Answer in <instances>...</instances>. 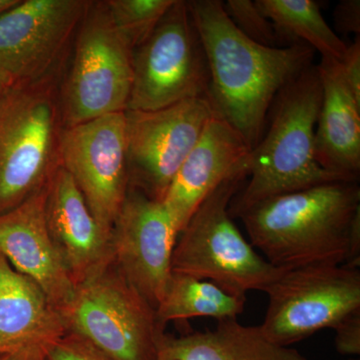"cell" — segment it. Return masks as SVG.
<instances>
[{
	"label": "cell",
	"instance_id": "obj_1",
	"mask_svg": "<svg viewBox=\"0 0 360 360\" xmlns=\"http://www.w3.org/2000/svg\"><path fill=\"white\" fill-rule=\"evenodd\" d=\"M187 6L207 59L208 101L215 115L253 149L264 135L277 94L314 65L315 51L304 44L269 47L248 39L220 0H191Z\"/></svg>",
	"mask_w": 360,
	"mask_h": 360
},
{
	"label": "cell",
	"instance_id": "obj_2",
	"mask_svg": "<svg viewBox=\"0 0 360 360\" xmlns=\"http://www.w3.org/2000/svg\"><path fill=\"white\" fill-rule=\"evenodd\" d=\"M239 219L250 245L281 269L360 260V187L336 181L257 203Z\"/></svg>",
	"mask_w": 360,
	"mask_h": 360
},
{
	"label": "cell",
	"instance_id": "obj_3",
	"mask_svg": "<svg viewBox=\"0 0 360 360\" xmlns=\"http://www.w3.org/2000/svg\"><path fill=\"white\" fill-rule=\"evenodd\" d=\"M321 82L312 65L277 94L266 127L251 150L248 176L232 198L229 212L239 219L262 201L321 184L352 180L324 169L315 158V127Z\"/></svg>",
	"mask_w": 360,
	"mask_h": 360
},
{
	"label": "cell",
	"instance_id": "obj_4",
	"mask_svg": "<svg viewBox=\"0 0 360 360\" xmlns=\"http://www.w3.org/2000/svg\"><path fill=\"white\" fill-rule=\"evenodd\" d=\"M61 78L13 84L0 97V215L46 188L61 167Z\"/></svg>",
	"mask_w": 360,
	"mask_h": 360
},
{
	"label": "cell",
	"instance_id": "obj_5",
	"mask_svg": "<svg viewBox=\"0 0 360 360\" xmlns=\"http://www.w3.org/2000/svg\"><path fill=\"white\" fill-rule=\"evenodd\" d=\"M248 168L239 170L215 188L177 236L172 271L210 281L229 295L246 297L264 291L286 269L267 262L243 238L229 215L232 198L245 184Z\"/></svg>",
	"mask_w": 360,
	"mask_h": 360
},
{
	"label": "cell",
	"instance_id": "obj_6",
	"mask_svg": "<svg viewBox=\"0 0 360 360\" xmlns=\"http://www.w3.org/2000/svg\"><path fill=\"white\" fill-rule=\"evenodd\" d=\"M59 84L63 129L127 110L132 49L110 20L105 1H89Z\"/></svg>",
	"mask_w": 360,
	"mask_h": 360
},
{
	"label": "cell",
	"instance_id": "obj_7",
	"mask_svg": "<svg viewBox=\"0 0 360 360\" xmlns=\"http://www.w3.org/2000/svg\"><path fill=\"white\" fill-rule=\"evenodd\" d=\"M59 312L68 333L82 336L112 360L160 359L167 326L113 264L75 286Z\"/></svg>",
	"mask_w": 360,
	"mask_h": 360
},
{
	"label": "cell",
	"instance_id": "obj_8",
	"mask_svg": "<svg viewBox=\"0 0 360 360\" xmlns=\"http://www.w3.org/2000/svg\"><path fill=\"white\" fill-rule=\"evenodd\" d=\"M210 70L187 1L175 0L155 30L132 51L127 110L151 111L207 98Z\"/></svg>",
	"mask_w": 360,
	"mask_h": 360
},
{
	"label": "cell",
	"instance_id": "obj_9",
	"mask_svg": "<svg viewBox=\"0 0 360 360\" xmlns=\"http://www.w3.org/2000/svg\"><path fill=\"white\" fill-rule=\"evenodd\" d=\"M262 292L269 305L260 329L291 347L360 311V270L348 264L286 269Z\"/></svg>",
	"mask_w": 360,
	"mask_h": 360
},
{
	"label": "cell",
	"instance_id": "obj_10",
	"mask_svg": "<svg viewBox=\"0 0 360 360\" xmlns=\"http://www.w3.org/2000/svg\"><path fill=\"white\" fill-rule=\"evenodd\" d=\"M86 0H20L0 14V70L13 84L63 77Z\"/></svg>",
	"mask_w": 360,
	"mask_h": 360
},
{
	"label": "cell",
	"instance_id": "obj_11",
	"mask_svg": "<svg viewBox=\"0 0 360 360\" xmlns=\"http://www.w3.org/2000/svg\"><path fill=\"white\" fill-rule=\"evenodd\" d=\"M124 113L129 187L162 202L214 110L208 98L200 97L161 110Z\"/></svg>",
	"mask_w": 360,
	"mask_h": 360
},
{
	"label": "cell",
	"instance_id": "obj_12",
	"mask_svg": "<svg viewBox=\"0 0 360 360\" xmlns=\"http://www.w3.org/2000/svg\"><path fill=\"white\" fill-rule=\"evenodd\" d=\"M124 112L63 129L60 136L61 167L108 234L129 189Z\"/></svg>",
	"mask_w": 360,
	"mask_h": 360
},
{
	"label": "cell",
	"instance_id": "obj_13",
	"mask_svg": "<svg viewBox=\"0 0 360 360\" xmlns=\"http://www.w3.org/2000/svg\"><path fill=\"white\" fill-rule=\"evenodd\" d=\"M177 236L162 203L129 187L110 231L112 264L155 309L172 274Z\"/></svg>",
	"mask_w": 360,
	"mask_h": 360
},
{
	"label": "cell",
	"instance_id": "obj_14",
	"mask_svg": "<svg viewBox=\"0 0 360 360\" xmlns=\"http://www.w3.org/2000/svg\"><path fill=\"white\" fill-rule=\"evenodd\" d=\"M251 150L245 137L229 122L217 115L210 118L161 202L177 233L225 179L248 168Z\"/></svg>",
	"mask_w": 360,
	"mask_h": 360
},
{
	"label": "cell",
	"instance_id": "obj_15",
	"mask_svg": "<svg viewBox=\"0 0 360 360\" xmlns=\"http://www.w3.org/2000/svg\"><path fill=\"white\" fill-rule=\"evenodd\" d=\"M45 219L52 243L75 286L112 264L110 234L97 224L79 189L61 167L47 191Z\"/></svg>",
	"mask_w": 360,
	"mask_h": 360
},
{
	"label": "cell",
	"instance_id": "obj_16",
	"mask_svg": "<svg viewBox=\"0 0 360 360\" xmlns=\"http://www.w3.org/2000/svg\"><path fill=\"white\" fill-rule=\"evenodd\" d=\"M49 186L0 215V253L16 271L39 284L60 311L72 298L75 285L47 231L45 202Z\"/></svg>",
	"mask_w": 360,
	"mask_h": 360
},
{
	"label": "cell",
	"instance_id": "obj_17",
	"mask_svg": "<svg viewBox=\"0 0 360 360\" xmlns=\"http://www.w3.org/2000/svg\"><path fill=\"white\" fill-rule=\"evenodd\" d=\"M321 110L315 127V158L321 167L352 181L360 172V101L349 89L340 61L321 58Z\"/></svg>",
	"mask_w": 360,
	"mask_h": 360
},
{
	"label": "cell",
	"instance_id": "obj_18",
	"mask_svg": "<svg viewBox=\"0 0 360 360\" xmlns=\"http://www.w3.org/2000/svg\"><path fill=\"white\" fill-rule=\"evenodd\" d=\"M66 333L63 315L39 284L0 253V355L44 348Z\"/></svg>",
	"mask_w": 360,
	"mask_h": 360
},
{
	"label": "cell",
	"instance_id": "obj_19",
	"mask_svg": "<svg viewBox=\"0 0 360 360\" xmlns=\"http://www.w3.org/2000/svg\"><path fill=\"white\" fill-rule=\"evenodd\" d=\"M158 360H309L291 347L269 340L259 326L238 319L217 321L212 330L194 331L179 338L165 335Z\"/></svg>",
	"mask_w": 360,
	"mask_h": 360
},
{
	"label": "cell",
	"instance_id": "obj_20",
	"mask_svg": "<svg viewBox=\"0 0 360 360\" xmlns=\"http://www.w3.org/2000/svg\"><path fill=\"white\" fill-rule=\"evenodd\" d=\"M271 20L283 46L304 44L321 58L340 61L347 44L336 34L322 16L314 0H255Z\"/></svg>",
	"mask_w": 360,
	"mask_h": 360
},
{
	"label": "cell",
	"instance_id": "obj_21",
	"mask_svg": "<svg viewBox=\"0 0 360 360\" xmlns=\"http://www.w3.org/2000/svg\"><path fill=\"white\" fill-rule=\"evenodd\" d=\"M246 297L229 295L210 281L172 272L156 314L163 326L169 321L210 317L217 321L238 319Z\"/></svg>",
	"mask_w": 360,
	"mask_h": 360
},
{
	"label": "cell",
	"instance_id": "obj_22",
	"mask_svg": "<svg viewBox=\"0 0 360 360\" xmlns=\"http://www.w3.org/2000/svg\"><path fill=\"white\" fill-rule=\"evenodd\" d=\"M175 0H108L110 20L134 51L155 30Z\"/></svg>",
	"mask_w": 360,
	"mask_h": 360
},
{
	"label": "cell",
	"instance_id": "obj_23",
	"mask_svg": "<svg viewBox=\"0 0 360 360\" xmlns=\"http://www.w3.org/2000/svg\"><path fill=\"white\" fill-rule=\"evenodd\" d=\"M226 15L239 32L252 41L269 47H283L276 27L257 2L251 0L222 1Z\"/></svg>",
	"mask_w": 360,
	"mask_h": 360
},
{
	"label": "cell",
	"instance_id": "obj_24",
	"mask_svg": "<svg viewBox=\"0 0 360 360\" xmlns=\"http://www.w3.org/2000/svg\"><path fill=\"white\" fill-rule=\"evenodd\" d=\"M44 360H112L108 355L72 333H66L44 348Z\"/></svg>",
	"mask_w": 360,
	"mask_h": 360
},
{
	"label": "cell",
	"instance_id": "obj_25",
	"mask_svg": "<svg viewBox=\"0 0 360 360\" xmlns=\"http://www.w3.org/2000/svg\"><path fill=\"white\" fill-rule=\"evenodd\" d=\"M335 348L342 355L360 354V311L354 312L335 326Z\"/></svg>",
	"mask_w": 360,
	"mask_h": 360
},
{
	"label": "cell",
	"instance_id": "obj_26",
	"mask_svg": "<svg viewBox=\"0 0 360 360\" xmlns=\"http://www.w3.org/2000/svg\"><path fill=\"white\" fill-rule=\"evenodd\" d=\"M345 82L355 98L360 101V39L356 37L352 44L347 45V52L340 61Z\"/></svg>",
	"mask_w": 360,
	"mask_h": 360
},
{
	"label": "cell",
	"instance_id": "obj_27",
	"mask_svg": "<svg viewBox=\"0 0 360 360\" xmlns=\"http://www.w3.org/2000/svg\"><path fill=\"white\" fill-rule=\"evenodd\" d=\"M333 18L336 30L342 33L360 35L359 0H341L335 6Z\"/></svg>",
	"mask_w": 360,
	"mask_h": 360
},
{
	"label": "cell",
	"instance_id": "obj_28",
	"mask_svg": "<svg viewBox=\"0 0 360 360\" xmlns=\"http://www.w3.org/2000/svg\"><path fill=\"white\" fill-rule=\"evenodd\" d=\"M0 360H44V348L30 347L0 355Z\"/></svg>",
	"mask_w": 360,
	"mask_h": 360
},
{
	"label": "cell",
	"instance_id": "obj_29",
	"mask_svg": "<svg viewBox=\"0 0 360 360\" xmlns=\"http://www.w3.org/2000/svg\"><path fill=\"white\" fill-rule=\"evenodd\" d=\"M13 84V82L11 78L6 75L4 71L0 70V97L4 96V92Z\"/></svg>",
	"mask_w": 360,
	"mask_h": 360
},
{
	"label": "cell",
	"instance_id": "obj_30",
	"mask_svg": "<svg viewBox=\"0 0 360 360\" xmlns=\"http://www.w3.org/2000/svg\"><path fill=\"white\" fill-rule=\"evenodd\" d=\"M18 0H0V14L18 4Z\"/></svg>",
	"mask_w": 360,
	"mask_h": 360
},
{
	"label": "cell",
	"instance_id": "obj_31",
	"mask_svg": "<svg viewBox=\"0 0 360 360\" xmlns=\"http://www.w3.org/2000/svg\"><path fill=\"white\" fill-rule=\"evenodd\" d=\"M343 360H359V359H343Z\"/></svg>",
	"mask_w": 360,
	"mask_h": 360
}]
</instances>
